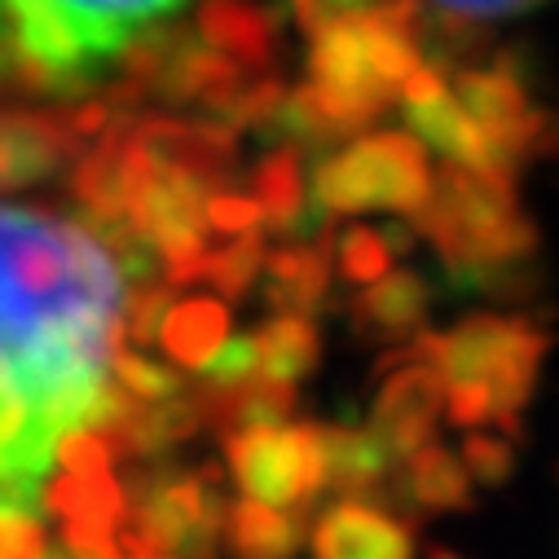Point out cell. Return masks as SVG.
I'll list each match as a JSON object with an SVG mask.
<instances>
[{"label": "cell", "instance_id": "cell-3", "mask_svg": "<svg viewBox=\"0 0 559 559\" xmlns=\"http://www.w3.org/2000/svg\"><path fill=\"white\" fill-rule=\"evenodd\" d=\"M424 0H379L374 10L309 32V102L331 142L361 132L424 62Z\"/></svg>", "mask_w": 559, "mask_h": 559}, {"label": "cell", "instance_id": "cell-18", "mask_svg": "<svg viewBox=\"0 0 559 559\" xmlns=\"http://www.w3.org/2000/svg\"><path fill=\"white\" fill-rule=\"evenodd\" d=\"M164 348L181 366H207V357L229 340V313L216 300H186L181 309L164 313Z\"/></svg>", "mask_w": 559, "mask_h": 559}, {"label": "cell", "instance_id": "cell-15", "mask_svg": "<svg viewBox=\"0 0 559 559\" xmlns=\"http://www.w3.org/2000/svg\"><path fill=\"white\" fill-rule=\"evenodd\" d=\"M264 269H269V305L277 313H296L309 318L313 309H322L326 292H331V251L318 242H300V247H283V251H264Z\"/></svg>", "mask_w": 559, "mask_h": 559}, {"label": "cell", "instance_id": "cell-2", "mask_svg": "<svg viewBox=\"0 0 559 559\" xmlns=\"http://www.w3.org/2000/svg\"><path fill=\"white\" fill-rule=\"evenodd\" d=\"M181 0H0V80L80 93Z\"/></svg>", "mask_w": 559, "mask_h": 559}, {"label": "cell", "instance_id": "cell-5", "mask_svg": "<svg viewBox=\"0 0 559 559\" xmlns=\"http://www.w3.org/2000/svg\"><path fill=\"white\" fill-rule=\"evenodd\" d=\"M414 353L424 357L445 383H476L489 392L498 432L515 437L520 414L533 396L550 335L520 318H467L450 331H418Z\"/></svg>", "mask_w": 559, "mask_h": 559}, {"label": "cell", "instance_id": "cell-17", "mask_svg": "<svg viewBox=\"0 0 559 559\" xmlns=\"http://www.w3.org/2000/svg\"><path fill=\"white\" fill-rule=\"evenodd\" d=\"M251 199H255L264 225L296 229L309 212V181H305L300 151H292V146L269 151L251 173Z\"/></svg>", "mask_w": 559, "mask_h": 559}, {"label": "cell", "instance_id": "cell-14", "mask_svg": "<svg viewBox=\"0 0 559 559\" xmlns=\"http://www.w3.org/2000/svg\"><path fill=\"white\" fill-rule=\"evenodd\" d=\"M238 559H292L300 550V542L309 537V520L305 511H277L264 502H234L225 511V533Z\"/></svg>", "mask_w": 559, "mask_h": 559}, {"label": "cell", "instance_id": "cell-21", "mask_svg": "<svg viewBox=\"0 0 559 559\" xmlns=\"http://www.w3.org/2000/svg\"><path fill=\"white\" fill-rule=\"evenodd\" d=\"M437 5L441 19H459V23H485V19H507V14H520V10H533L537 0H428Z\"/></svg>", "mask_w": 559, "mask_h": 559}, {"label": "cell", "instance_id": "cell-6", "mask_svg": "<svg viewBox=\"0 0 559 559\" xmlns=\"http://www.w3.org/2000/svg\"><path fill=\"white\" fill-rule=\"evenodd\" d=\"M428 151L405 132H374L357 136L353 146L335 151L318 177L313 194L331 216H366V212H396L409 216L428 194Z\"/></svg>", "mask_w": 559, "mask_h": 559}, {"label": "cell", "instance_id": "cell-19", "mask_svg": "<svg viewBox=\"0 0 559 559\" xmlns=\"http://www.w3.org/2000/svg\"><path fill=\"white\" fill-rule=\"evenodd\" d=\"M335 264L348 283L366 287L374 277H383L392 269V242L370 229V225H348L340 238H335Z\"/></svg>", "mask_w": 559, "mask_h": 559}, {"label": "cell", "instance_id": "cell-13", "mask_svg": "<svg viewBox=\"0 0 559 559\" xmlns=\"http://www.w3.org/2000/svg\"><path fill=\"white\" fill-rule=\"evenodd\" d=\"M199 36L247 71H273L277 23L260 5H247V0H207L199 14Z\"/></svg>", "mask_w": 559, "mask_h": 559}, {"label": "cell", "instance_id": "cell-11", "mask_svg": "<svg viewBox=\"0 0 559 559\" xmlns=\"http://www.w3.org/2000/svg\"><path fill=\"white\" fill-rule=\"evenodd\" d=\"M348 313L357 335L366 340H383V344L414 340L428 326V283L405 269H388L383 277H374V283L357 292Z\"/></svg>", "mask_w": 559, "mask_h": 559}, {"label": "cell", "instance_id": "cell-8", "mask_svg": "<svg viewBox=\"0 0 559 559\" xmlns=\"http://www.w3.org/2000/svg\"><path fill=\"white\" fill-rule=\"evenodd\" d=\"M383 388L374 396V437L388 445V454L401 463L405 454L424 450L437 437V424L445 414V379L414 353L405 340L396 353L379 361Z\"/></svg>", "mask_w": 559, "mask_h": 559}, {"label": "cell", "instance_id": "cell-7", "mask_svg": "<svg viewBox=\"0 0 559 559\" xmlns=\"http://www.w3.org/2000/svg\"><path fill=\"white\" fill-rule=\"evenodd\" d=\"M234 480L242 498L277 507V511H309L322 485V437L305 424H264L229 432L225 441Z\"/></svg>", "mask_w": 559, "mask_h": 559}, {"label": "cell", "instance_id": "cell-23", "mask_svg": "<svg viewBox=\"0 0 559 559\" xmlns=\"http://www.w3.org/2000/svg\"><path fill=\"white\" fill-rule=\"evenodd\" d=\"M432 559H459V555H445V550H432Z\"/></svg>", "mask_w": 559, "mask_h": 559}, {"label": "cell", "instance_id": "cell-22", "mask_svg": "<svg viewBox=\"0 0 559 559\" xmlns=\"http://www.w3.org/2000/svg\"><path fill=\"white\" fill-rule=\"evenodd\" d=\"M287 5L296 10V19H300L305 32H318L326 23H340V19H353V14L374 10L379 0H287Z\"/></svg>", "mask_w": 559, "mask_h": 559}, {"label": "cell", "instance_id": "cell-20", "mask_svg": "<svg viewBox=\"0 0 559 559\" xmlns=\"http://www.w3.org/2000/svg\"><path fill=\"white\" fill-rule=\"evenodd\" d=\"M463 467L472 480L480 485H502L515 467V450H511V437H493V432H472L467 445H463Z\"/></svg>", "mask_w": 559, "mask_h": 559}, {"label": "cell", "instance_id": "cell-9", "mask_svg": "<svg viewBox=\"0 0 559 559\" xmlns=\"http://www.w3.org/2000/svg\"><path fill=\"white\" fill-rule=\"evenodd\" d=\"M313 559H414V533L374 502L340 498L313 528Z\"/></svg>", "mask_w": 559, "mask_h": 559}, {"label": "cell", "instance_id": "cell-12", "mask_svg": "<svg viewBox=\"0 0 559 559\" xmlns=\"http://www.w3.org/2000/svg\"><path fill=\"white\" fill-rule=\"evenodd\" d=\"M318 437H322V485L357 502L388 493V476L396 459L374 437V428H318Z\"/></svg>", "mask_w": 559, "mask_h": 559}, {"label": "cell", "instance_id": "cell-4", "mask_svg": "<svg viewBox=\"0 0 559 559\" xmlns=\"http://www.w3.org/2000/svg\"><path fill=\"white\" fill-rule=\"evenodd\" d=\"M405 221L463 277L476 269H489V264L533 260V251H537V229L520 212L515 177H507V173L445 164V173H437L428 181L424 203Z\"/></svg>", "mask_w": 559, "mask_h": 559}, {"label": "cell", "instance_id": "cell-10", "mask_svg": "<svg viewBox=\"0 0 559 559\" xmlns=\"http://www.w3.org/2000/svg\"><path fill=\"white\" fill-rule=\"evenodd\" d=\"M388 498L392 507L401 511H418V515H428V511H463L472 507V476L463 467V459H454L450 450L441 445H424V450H414L401 459V467H392L388 476Z\"/></svg>", "mask_w": 559, "mask_h": 559}, {"label": "cell", "instance_id": "cell-16", "mask_svg": "<svg viewBox=\"0 0 559 559\" xmlns=\"http://www.w3.org/2000/svg\"><path fill=\"white\" fill-rule=\"evenodd\" d=\"M251 353H255V374L277 379V383H296L318 366L322 340H318L313 318L277 313L273 322H264L251 335Z\"/></svg>", "mask_w": 559, "mask_h": 559}, {"label": "cell", "instance_id": "cell-1", "mask_svg": "<svg viewBox=\"0 0 559 559\" xmlns=\"http://www.w3.org/2000/svg\"><path fill=\"white\" fill-rule=\"evenodd\" d=\"M128 305L110 238L0 199V524L36 520L58 467L119 414Z\"/></svg>", "mask_w": 559, "mask_h": 559}]
</instances>
